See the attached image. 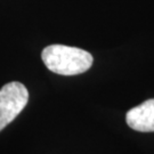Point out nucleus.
Returning a JSON list of instances; mask_svg holds the SVG:
<instances>
[{
  "instance_id": "nucleus-1",
  "label": "nucleus",
  "mask_w": 154,
  "mask_h": 154,
  "mask_svg": "<svg viewBox=\"0 0 154 154\" xmlns=\"http://www.w3.org/2000/svg\"><path fill=\"white\" fill-rule=\"evenodd\" d=\"M41 58L49 71L61 75H77L93 65L91 54L77 47L50 45L41 53Z\"/></svg>"
},
{
  "instance_id": "nucleus-2",
  "label": "nucleus",
  "mask_w": 154,
  "mask_h": 154,
  "mask_svg": "<svg viewBox=\"0 0 154 154\" xmlns=\"http://www.w3.org/2000/svg\"><path fill=\"white\" fill-rule=\"evenodd\" d=\"M28 100V89L21 82L13 81L0 89V131L22 112Z\"/></svg>"
},
{
  "instance_id": "nucleus-3",
  "label": "nucleus",
  "mask_w": 154,
  "mask_h": 154,
  "mask_svg": "<svg viewBox=\"0 0 154 154\" xmlns=\"http://www.w3.org/2000/svg\"><path fill=\"white\" fill-rule=\"evenodd\" d=\"M126 121L128 126L136 131H154V98L147 99L140 105L132 107L127 113Z\"/></svg>"
}]
</instances>
